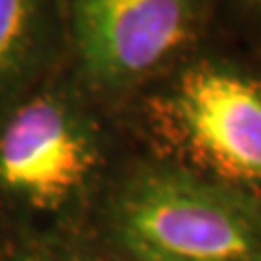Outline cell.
<instances>
[{
	"instance_id": "cell-1",
	"label": "cell",
	"mask_w": 261,
	"mask_h": 261,
	"mask_svg": "<svg viewBox=\"0 0 261 261\" xmlns=\"http://www.w3.org/2000/svg\"><path fill=\"white\" fill-rule=\"evenodd\" d=\"M130 100L154 142L185 168L257 198L261 68L198 50Z\"/></svg>"
},
{
	"instance_id": "cell-2",
	"label": "cell",
	"mask_w": 261,
	"mask_h": 261,
	"mask_svg": "<svg viewBox=\"0 0 261 261\" xmlns=\"http://www.w3.org/2000/svg\"><path fill=\"white\" fill-rule=\"evenodd\" d=\"M109 226L135 261H261L259 198L170 161L122 178Z\"/></svg>"
},
{
	"instance_id": "cell-3",
	"label": "cell",
	"mask_w": 261,
	"mask_h": 261,
	"mask_svg": "<svg viewBox=\"0 0 261 261\" xmlns=\"http://www.w3.org/2000/svg\"><path fill=\"white\" fill-rule=\"evenodd\" d=\"M211 9L214 0H65L79 81L133 98L200 50Z\"/></svg>"
},
{
	"instance_id": "cell-4",
	"label": "cell",
	"mask_w": 261,
	"mask_h": 261,
	"mask_svg": "<svg viewBox=\"0 0 261 261\" xmlns=\"http://www.w3.org/2000/svg\"><path fill=\"white\" fill-rule=\"evenodd\" d=\"M100 166V128L72 87H37L0 124V190L33 209L68 207Z\"/></svg>"
},
{
	"instance_id": "cell-5",
	"label": "cell",
	"mask_w": 261,
	"mask_h": 261,
	"mask_svg": "<svg viewBox=\"0 0 261 261\" xmlns=\"http://www.w3.org/2000/svg\"><path fill=\"white\" fill-rule=\"evenodd\" d=\"M50 31L48 0H0V89L27 81Z\"/></svg>"
},
{
	"instance_id": "cell-6",
	"label": "cell",
	"mask_w": 261,
	"mask_h": 261,
	"mask_svg": "<svg viewBox=\"0 0 261 261\" xmlns=\"http://www.w3.org/2000/svg\"><path fill=\"white\" fill-rule=\"evenodd\" d=\"M240 5V9H244V13L255 22V27L261 29V0H235Z\"/></svg>"
}]
</instances>
